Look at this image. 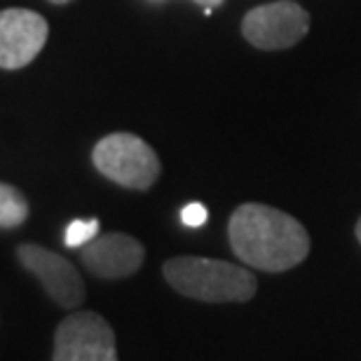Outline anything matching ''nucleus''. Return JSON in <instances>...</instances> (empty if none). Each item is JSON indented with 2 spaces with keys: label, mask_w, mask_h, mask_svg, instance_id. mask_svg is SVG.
<instances>
[{
  "label": "nucleus",
  "mask_w": 361,
  "mask_h": 361,
  "mask_svg": "<svg viewBox=\"0 0 361 361\" xmlns=\"http://www.w3.org/2000/svg\"><path fill=\"white\" fill-rule=\"evenodd\" d=\"M228 240L242 263L263 272H286L310 254V235L291 214L258 202L240 204L230 216Z\"/></svg>",
  "instance_id": "obj_1"
},
{
  "label": "nucleus",
  "mask_w": 361,
  "mask_h": 361,
  "mask_svg": "<svg viewBox=\"0 0 361 361\" xmlns=\"http://www.w3.org/2000/svg\"><path fill=\"white\" fill-rule=\"evenodd\" d=\"M162 272L174 291L202 302H247L258 291V279L247 268L216 258L176 256Z\"/></svg>",
  "instance_id": "obj_2"
},
{
  "label": "nucleus",
  "mask_w": 361,
  "mask_h": 361,
  "mask_svg": "<svg viewBox=\"0 0 361 361\" xmlns=\"http://www.w3.org/2000/svg\"><path fill=\"white\" fill-rule=\"evenodd\" d=\"M94 167L113 183L132 190H148L160 178V157L146 141L129 132L104 136L92 153Z\"/></svg>",
  "instance_id": "obj_3"
},
{
  "label": "nucleus",
  "mask_w": 361,
  "mask_h": 361,
  "mask_svg": "<svg viewBox=\"0 0 361 361\" xmlns=\"http://www.w3.org/2000/svg\"><path fill=\"white\" fill-rule=\"evenodd\" d=\"M310 31V14L293 0H274L258 5L244 14L242 35L258 49H288L305 38Z\"/></svg>",
  "instance_id": "obj_4"
},
{
  "label": "nucleus",
  "mask_w": 361,
  "mask_h": 361,
  "mask_svg": "<svg viewBox=\"0 0 361 361\" xmlns=\"http://www.w3.org/2000/svg\"><path fill=\"white\" fill-rule=\"evenodd\" d=\"M52 361H118L111 324L97 312L68 314L54 334Z\"/></svg>",
  "instance_id": "obj_5"
},
{
  "label": "nucleus",
  "mask_w": 361,
  "mask_h": 361,
  "mask_svg": "<svg viewBox=\"0 0 361 361\" xmlns=\"http://www.w3.org/2000/svg\"><path fill=\"white\" fill-rule=\"evenodd\" d=\"M17 258L28 272L35 274V279L45 286V291L56 305L71 310L85 300V284L80 272L63 256L45 247H38V244H21L17 249Z\"/></svg>",
  "instance_id": "obj_6"
},
{
  "label": "nucleus",
  "mask_w": 361,
  "mask_h": 361,
  "mask_svg": "<svg viewBox=\"0 0 361 361\" xmlns=\"http://www.w3.org/2000/svg\"><path fill=\"white\" fill-rule=\"evenodd\" d=\"M49 35L47 21L38 12L12 10L0 12V68L17 71L28 66L40 49L45 47Z\"/></svg>",
  "instance_id": "obj_7"
},
{
  "label": "nucleus",
  "mask_w": 361,
  "mask_h": 361,
  "mask_svg": "<svg viewBox=\"0 0 361 361\" xmlns=\"http://www.w3.org/2000/svg\"><path fill=\"white\" fill-rule=\"evenodd\" d=\"M146 249L139 240L125 233L97 235L92 242L80 247V261L94 277L122 279L141 270Z\"/></svg>",
  "instance_id": "obj_8"
},
{
  "label": "nucleus",
  "mask_w": 361,
  "mask_h": 361,
  "mask_svg": "<svg viewBox=\"0 0 361 361\" xmlns=\"http://www.w3.org/2000/svg\"><path fill=\"white\" fill-rule=\"evenodd\" d=\"M28 219V202L17 188L0 180V228H17Z\"/></svg>",
  "instance_id": "obj_9"
},
{
  "label": "nucleus",
  "mask_w": 361,
  "mask_h": 361,
  "mask_svg": "<svg viewBox=\"0 0 361 361\" xmlns=\"http://www.w3.org/2000/svg\"><path fill=\"white\" fill-rule=\"evenodd\" d=\"M99 235V221L90 219V221H73L66 228V235H63V242H66L68 249L75 247H85L87 242H92L94 237Z\"/></svg>",
  "instance_id": "obj_10"
},
{
  "label": "nucleus",
  "mask_w": 361,
  "mask_h": 361,
  "mask_svg": "<svg viewBox=\"0 0 361 361\" xmlns=\"http://www.w3.org/2000/svg\"><path fill=\"white\" fill-rule=\"evenodd\" d=\"M207 209L200 204V202H192V204H188L183 212H180V221L185 223L188 228H200L207 223Z\"/></svg>",
  "instance_id": "obj_11"
},
{
  "label": "nucleus",
  "mask_w": 361,
  "mask_h": 361,
  "mask_svg": "<svg viewBox=\"0 0 361 361\" xmlns=\"http://www.w3.org/2000/svg\"><path fill=\"white\" fill-rule=\"evenodd\" d=\"M195 3L204 7L207 12H212V10H216V7H219V5H223V0H195Z\"/></svg>",
  "instance_id": "obj_12"
},
{
  "label": "nucleus",
  "mask_w": 361,
  "mask_h": 361,
  "mask_svg": "<svg viewBox=\"0 0 361 361\" xmlns=\"http://www.w3.org/2000/svg\"><path fill=\"white\" fill-rule=\"evenodd\" d=\"M355 233H357V240L361 242V219L357 221V228H355Z\"/></svg>",
  "instance_id": "obj_13"
},
{
  "label": "nucleus",
  "mask_w": 361,
  "mask_h": 361,
  "mask_svg": "<svg viewBox=\"0 0 361 361\" xmlns=\"http://www.w3.org/2000/svg\"><path fill=\"white\" fill-rule=\"evenodd\" d=\"M49 3H54V5H66V3H71V0H49Z\"/></svg>",
  "instance_id": "obj_14"
}]
</instances>
